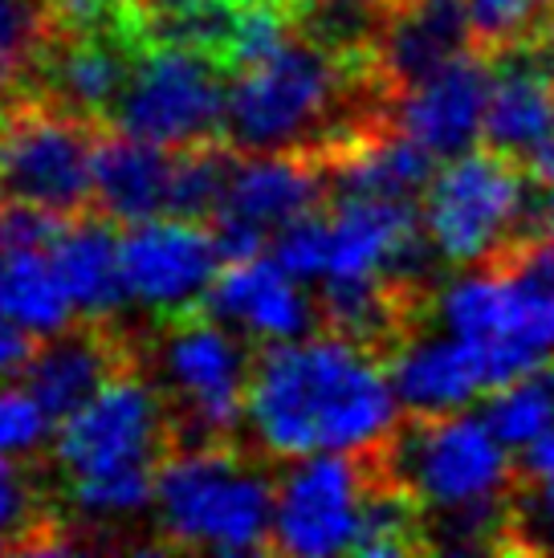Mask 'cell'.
<instances>
[{
    "label": "cell",
    "mask_w": 554,
    "mask_h": 558,
    "mask_svg": "<svg viewBox=\"0 0 554 558\" xmlns=\"http://www.w3.org/2000/svg\"><path fill=\"white\" fill-rule=\"evenodd\" d=\"M400 391L380 351L339 330L265 342L253 359L245 420L269 457H371L400 433Z\"/></svg>",
    "instance_id": "obj_1"
},
{
    "label": "cell",
    "mask_w": 554,
    "mask_h": 558,
    "mask_svg": "<svg viewBox=\"0 0 554 558\" xmlns=\"http://www.w3.org/2000/svg\"><path fill=\"white\" fill-rule=\"evenodd\" d=\"M371 74H380L375 58L339 53L302 25H290L265 53L229 70L225 140L241 156L257 151L323 156L351 135V126L339 123V110L351 107L354 90Z\"/></svg>",
    "instance_id": "obj_2"
},
{
    "label": "cell",
    "mask_w": 554,
    "mask_h": 558,
    "mask_svg": "<svg viewBox=\"0 0 554 558\" xmlns=\"http://www.w3.org/2000/svg\"><path fill=\"white\" fill-rule=\"evenodd\" d=\"M384 469L420 501L436 546L469 550L509 534L514 461L485 416L445 412L420 416L387 440Z\"/></svg>",
    "instance_id": "obj_3"
},
{
    "label": "cell",
    "mask_w": 554,
    "mask_h": 558,
    "mask_svg": "<svg viewBox=\"0 0 554 558\" xmlns=\"http://www.w3.org/2000/svg\"><path fill=\"white\" fill-rule=\"evenodd\" d=\"M171 445L176 436L164 396L135 367H123L62 420L53 433V461L82 513L131 518L155 506V477Z\"/></svg>",
    "instance_id": "obj_4"
},
{
    "label": "cell",
    "mask_w": 554,
    "mask_h": 558,
    "mask_svg": "<svg viewBox=\"0 0 554 558\" xmlns=\"http://www.w3.org/2000/svg\"><path fill=\"white\" fill-rule=\"evenodd\" d=\"M274 506L277 481L225 445L168 452L155 477V522L180 550H274Z\"/></svg>",
    "instance_id": "obj_5"
},
{
    "label": "cell",
    "mask_w": 554,
    "mask_h": 558,
    "mask_svg": "<svg viewBox=\"0 0 554 558\" xmlns=\"http://www.w3.org/2000/svg\"><path fill=\"white\" fill-rule=\"evenodd\" d=\"M551 201L534 187V175L497 147H469L436 168L420 196V220L432 257L469 269L509 257L546 217Z\"/></svg>",
    "instance_id": "obj_6"
},
{
    "label": "cell",
    "mask_w": 554,
    "mask_h": 558,
    "mask_svg": "<svg viewBox=\"0 0 554 558\" xmlns=\"http://www.w3.org/2000/svg\"><path fill=\"white\" fill-rule=\"evenodd\" d=\"M436 323L473 347L490 391L554 355V281L518 257L469 265L432 298Z\"/></svg>",
    "instance_id": "obj_7"
},
{
    "label": "cell",
    "mask_w": 554,
    "mask_h": 558,
    "mask_svg": "<svg viewBox=\"0 0 554 558\" xmlns=\"http://www.w3.org/2000/svg\"><path fill=\"white\" fill-rule=\"evenodd\" d=\"M225 114H229V65L192 41L147 37L138 46L119 102L110 110V123L123 135L180 151L220 140Z\"/></svg>",
    "instance_id": "obj_8"
},
{
    "label": "cell",
    "mask_w": 554,
    "mask_h": 558,
    "mask_svg": "<svg viewBox=\"0 0 554 558\" xmlns=\"http://www.w3.org/2000/svg\"><path fill=\"white\" fill-rule=\"evenodd\" d=\"M155 363L171 400L176 449L225 445L245 416L253 375V359L241 335L208 311L180 314L164 326Z\"/></svg>",
    "instance_id": "obj_9"
},
{
    "label": "cell",
    "mask_w": 554,
    "mask_h": 558,
    "mask_svg": "<svg viewBox=\"0 0 554 558\" xmlns=\"http://www.w3.org/2000/svg\"><path fill=\"white\" fill-rule=\"evenodd\" d=\"M94 119L41 98L0 110V204H33L58 217H82L94 204Z\"/></svg>",
    "instance_id": "obj_10"
},
{
    "label": "cell",
    "mask_w": 554,
    "mask_h": 558,
    "mask_svg": "<svg viewBox=\"0 0 554 558\" xmlns=\"http://www.w3.org/2000/svg\"><path fill=\"white\" fill-rule=\"evenodd\" d=\"M326 184L330 171L314 151H257L237 159L225 201L208 217L225 262L269 253V241L286 225L323 213Z\"/></svg>",
    "instance_id": "obj_11"
},
{
    "label": "cell",
    "mask_w": 554,
    "mask_h": 558,
    "mask_svg": "<svg viewBox=\"0 0 554 558\" xmlns=\"http://www.w3.org/2000/svg\"><path fill=\"white\" fill-rule=\"evenodd\" d=\"M371 461L354 452L298 457L277 477L274 550L293 558L351 555L363 530Z\"/></svg>",
    "instance_id": "obj_12"
},
{
    "label": "cell",
    "mask_w": 554,
    "mask_h": 558,
    "mask_svg": "<svg viewBox=\"0 0 554 558\" xmlns=\"http://www.w3.org/2000/svg\"><path fill=\"white\" fill-rule=\"evenodd\" d=\"M119 245H123L127 294L135 306L159 318L204 311L208 290L225 265L213 225L188 217L127 225V236H119Z\"/></svg>",
    "instance_id": "obj_13"
},
{
    "label": "cell",
    "mask_w": 554,
    "mask_h": 558,
    "mask_svg": "<svg viewBox=\"0 0 554 558\" xmlns=\"http://www.w3.org/2000/svg\"><path fill=\"white\" fill-rule=\"evenodd\" d=\"M330 217V257L326 281H380L396 290H416L429 262V233L412 201L384 196H339Z\"/></svg>",
    "instance_id": "obj_14"
},
{
    "label": "cell",
    "mask_w": 554,
    "mask_h": 558,
    "mask_svg": "<svg viewBox=\"0 0 554 558\" xmlns=\"http://www.w3.org/2000/svg\"><path fill=\"white\" fill-rule=\"evenodd\" d=\"M204 311L257 342L306 339L323 323V306L310 298L306 281L286 274L269 253L220 265Z\"/></svg>",
    "instance_id": "obj_15"
},
{
    "label": "cell",
    "mask_w": 554,
    "mask_h": 558,
    "mask_svg": "<svg viewBox=\"0 0 554 558\" xmlns=\"http://www.w3.org/2000/svg\"><path fill=\"white\" fill-rule=\"evenodd\" d=\"M493 65H485L469 49L420 82L396 90L392 123L424 143L436 159H453L469 151L485 135V107H490Z\"/></svg>",
    "instance_id": "obj_16"
},
{
    "label": "cell",
    "mask_w": 554,
    "mask_h": 558,
    "mask_svg": "<svg viewBox=\"0 0 554 558\" xmlns=\"http://www.w3.org/2000/svg\"><path fill=\"white\" fill-rule=\"evenodd\" d=\"M465 0H387L375 37V70L387 90H404L424 74L473 49Z\"/></svg>",
    "instance_id": "obj_17"
},
{
    "label": "cell",
    "mask_w": 554,
    "mask_h": 558,
    "mask_svg": "<svg viewBox=\"0 0 554 558\" xmlns=\"http://www.w3.org/2000/svg\"><path fill=\"white\" fill-rule=\"evenodd\" d=\"M387 372L412 416L465 412L478 396H490V375L473 347L448 335L445 326L432 335H408L392 342Z\"/></svg>",
    "instance_id": "obj_18"
},
{
    "label": "cell",
    "mask_w": 554,
    "mask_h": 558,
    "mask_svg": "<svg viewBox=\"0 0 554 558\" xmlns=\"http://www.w3.org/2000/svg\"><path fill=\"white\" fill-rule=\"evenodd\" d=\"M330 184L339 196H384V201H416L436 175V156L416 143L396 123H368L323 151Z\"/></svg>",
    "instance_id": "obj_19"
},
{
    "label": "cell",
    "mask_w": 554,
    "mask_h": 558,
    "mask_svg": "<svg viewBox=\"0 0 554 558\" xmlns=\"http://www.w3.org/2000/svg\"><path fill=\"white\" fill-rule=\"evenodd\" d=\"M123 367L131 363H127V347L115 339V330H107L103 323H86L77 330L65 326L58 335H49L46 347L33 351L21 379L46 403L49 416L62 424Z\"/></svg>",
    "instance_id": "obj_20"
},
{
    "label": "cell",
    "mask_w": 554,
    "mask_h": 558,
    "mask_svg": "<svg viewBox=\"0 0 554 558\" xmlns=\"http://www.w3.org/2000/svg\"><path fill=\"white\" fill-rule=\"evenodd\" d=\"M171 168L176 151L159 143L135 140V135H103L94 156V204L103 217L119 225H143V220L171 213Z\"/></svg>",
    "instance_id": "obj_21"
},
{
    "label": "cell",
    "mask_w": 554,
    "mask_h": 558,
    "mask_svg": "<svg viewBox=\"0 0 554 558\" xmlns=\"http://www.w3.org/2000/svg\"><path fill=\"white\" fill-rule=\"evenodd\" d=\"M49 257L58 265L65 294L74 302L77 318L86 323H107L110 314L123 311L127 278H123V245L107 229V220L70 217L62 233L53 236Z\"/></svg>",
    "instance_id": "obj_22"
},
{
    "label": "cell",
    "mask_w": 554,
    "mask_h": 558,
    "mask_svg": "<svg viewBox=\"0 0 554 558\" xmlns=\"http://www.w3.org/2000/svg\"><path fill=\"white\" fill-rule=\"evenodd\" d=\"M0 314L33 330L37 339H49L74 323L77 311L58 278L49 248H4Z\"/></svg>",
    "instance_id": "obj_23"
},
{
    "label": "cell",
    "mask_w": 554,
    "mask_h": 558,
    "mask_svg": "<svg viewBox=\"0 0 554 558\" xmlns=\"http://www.w3.org/2000/svg\"><path fill=\"white\" fill-rule=\"evenodd\" d=\"M429 543V518L408 489L384 469V461H371V485L363 501V530L354 555L368 558H400Z\"/></svg>",
    "instance_id": "obj_24"
},
{
    "label": "cell",
    "mask_w": 554,
    "mask_h": 558,
    "mask_svg": "<svg viewBox=\"0 0 554 558\" xmlns=\"http://www.w3.org/2000/svg\"><path fill=\"white\" fill-rule=\"evenodd\" d=\"M485 420L490 428L509 449L526 452L530 445H539L542 436L554 433V363H539L530 372L514 375L509 384L490 391L485 403Z\"/></svg>",
    "instance_id": "obj_25"
},
{
    "label": "cell",
    "mask_w": 554,
    "mask_h": 558,
    "mask_svg": "<svg viewBox=\"0 0 554 558\" xmlns=\"http://www.w3.org/2000/svg\"><path fill=\"white\" fill-rule=\"evenodd\" d=\"M241 151L232 147L225 135L196 147H180L176 151V168H171V213L168 217L208 220L216 204L225 201V187L232 180Z\"/></svg>",
    "instance_id": "obj_26"
},
{
    "label": "cell",
    "mask_w": 554,
    "mask_h": 558,
    "mask_svg": "<svg viewBox=\"0 0 554 558\" xmlns=\"http://www.w3.org/2000/svg\"><path fill=\"white\" fill-rule=\"evenodd\" d=\"M0 543H9V550H74V543L62 538V526L46 518L16 457H0Z\"/></svg>",
    "instance_id": "obj_27"
},
{
    "label": "cell",
    "mask_w": 554,
    "mask_h": 558,
    "mask_svg": "<svg viewBox=\"0 0 554 558\" xmlns=\"http://www.w3.org/2000/svg\"><path fill=\"white\" fill-rule=\"evenodd\" d=\"M478 46L514 49L554 25V0H465Z\"/></svg>",
    "instance_id": "obj_28"
},
{
    "label": "cell",
    "mask_w": 554,
    "mask_h": 558,
    "mask_svg": "<svg viewBox=\"0 0 554 558\" xmlns=\"http://www.w3.org/2000/svg\"><path fill=\"white\" fill-rule=\"evenodd\" d=\"M58 420L46 412V403L29 391V384L21 379H0V457H33L37 449H46L53 436Z\"/></svg>",
    "instance_id": "obj_29"
},
{
    "label": "cell",
    "mask_w": 554,
    "mask_h": 558,
    "mask_svg": "<svg viewBox=\"0 0 554 558\" xmlns=\"http://www.w3.org/2000/svg\"><path fill=\"white\" fill-rule=\"evenodd\" d=\"M269 257L298 281L318 286L326 274V257H330V217L326 213H310V217L286 225L269 241Z\"/></svg>",
    "instance_id": "obj_30"
},
{
    "label": "cell",
    "mask_w": 554,
    "mask_h": 558,
    "mask_svg": "<svg viewBox=\"0 0 554 558\" xmlns=\"http://www.w3.org/2000/svg\"><path fill=\"white\" fill-rule=\"evenodd\" d=\"M46 16L33 0H0V94L9 90L25 70H33L41 49Z\"/></svg>",
    "instance_id": "obj_31"
},
{
    "label": "cell",
    "mask_w": 554,
    "mask_h": 558,
    "mask_svg": "<svg viewBox=\"0 0 554 558\" xmlns=\"http://www.w3.org/2000/svg\"><path fill=\"white\" fill-rule=\"evenodd\" d=\"M509 534L530 550H554V485L530 481L526 494H514Z\"/></svg>",
    "instance_id": "obj_32"
},
{
    "label": "cell",
    "mask_w": 554,
    "mask_h": 558,
    "mask_svg": "<svg viewBox=\"0 0 554 558\" xmlns=\"http://www.w3.org/2000/svg\"><path fill=\"white\" fill-rule=\"evenodd\" d=\"M33 330H25L21 323H13V318H4L0 314V379H16V375H25V367H29L33 359Z\"/></svg>",
    "instance_id": "obj_33"
},
{
    "label": "cell",
    "mask_w": 554,
    "mask_h": 558,
    "mask_svg": "<svg viewBox=\"0 0 554 558\" xmlns=\"http://www.w3.org/2000/svg\"><path fill=\"white\" fill-rule=\"evenodd\" d=\"M522 477L554 485V433L542 436L539 445H530V449L522 452Z\"/></svg>",
    "instance_id": "obj_34"
},
{
    "label": "cell",
    "mask_w": 554,
    "mask_h": 558,
    "mask_svg": "<svg viewBox=\"0 0 554 558\" xmlns=\"http://www.w3.org/2000/svg\"><path fill=\"white\" fill-rule=\"evenodd\" d=\"M213 4H225V0H135V9L143 13V29L164 16H184L196 9H213Z\"/></svg>",
    "instance_id": "obj_35"
},
{
    "label": "cell",
    "mask_w": 554,
    "mask_h": 558,
    "mask_svg": "<svg viewBox=\"0 0 554 558\" xmlns=\"http://www.w3.org/2000/svg\"><path fill=\"white\" fill-rule=\"evenodd\" d=\"M530 175H534V187L554 204V140L542 143L539 151L530 156Z\"/></svg>",
    "instance_id": "obj_36"
},
{
    "label": "cell",
    "mask_w": 554,
    "mask_h": 558,
    "mask_svg": "<svg viewBox=\"0 0 554 558\" xmlns=\"http://www.w3.org/2000/svg\"><path fill=\"white\" fill-rule=\"evenodd\" d=\"M0 274H4V241H0Z\"/></svg>",
    "instance_id": "obj_37"
},
{
    "label": "cell",
    "mask_w": 554,
    "mask_h": 558,
    "mask_svg": "<svg viewBox=\"0 0 554 558\" xmlns=\"http://www.w3.org/2000/svg\"><path fill=\"white\" fill-rule=\"evenodd\" d=\"M4 550H9V543H0V555H4Z\"/></svg>",
    "instance_id": "obj_38"
},
{
    "label": "cell",
    "mask_w": 554,
    "mask_h": 558,
    "mask_svg": "<svg viewBox=\"0 0 554 558\" xmlns=\"http://www.w3.org/2000/svg\"><path fill=\"white\" fill-rule=\"evenodd\" d=\"M290 4H293V0H290Z\"/></svg>",
    "instance_id": "obj_39"
}]
</instances>
